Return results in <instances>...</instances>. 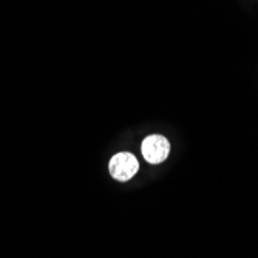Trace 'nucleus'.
Here are the masks:
<instances>
[{"label": "nucleus", "instance_id": "f257e3e1", "mask_svg": "<svg viewBox=\"0 0 258 258\" xmlns=\"http://www.w3.org/2000/svg\"><path fill=\"white\" fill-rule=\"evenodd\" d=\"M108 170H110V175L116 181H128L138 173L139 162L135 155L128 152H121V153H116L110 159Z\"/></svg>", "mask_w": 258, "mask_h": 258}, {"label": "nucleus", "instance_id": "f03ea898", "mask_svg": "<svg viewBox=\"0 0 258 258\" xmlns=\"http://www.w3.org/2000/svg\"><path fill=\"white\" fill-rule=\"evenodd\" d=\"M141 152L149 164H161L167 159L170 153V143L162 135H150L143 141Z\"/></svg>", "mask_w": 258, "mask_h": 258}]
</instances>
